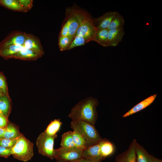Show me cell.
<instances>
[{
	"instance_id": "1",
	"label": "cell",
	"mask_w": 162,
	"mask_h": 162,
	"mask_svg": "<svg viewBox=\"0 0 162 162\" xmlns=\"http://www.w3.org/2000/svg\"><path fill=\"white\" fill-rule=\"evenodd\" d=\"M98 104V100L96 98L87 97L72 107L68 117L72 121H84L94 125L98 118L96 108Z\"/></svg>"
},
{
	"instance_id": "2",
	"label": "cell",
	"mask_w": 162,
	"mask_h": 162,
	"mask_svg": "<svg viewBox=\"0 0 162 162\" xmlns=\"http://www.w3.org/2000/svg\"><path fill=\"white\" fill-rule=\"evenodd\" d=\"M70 127L86 140L88 147L96 144L102 140L94 125L83 121H72Z\"/></svg>"
},
{
	"instance_id": "3",
	"label": "cell",
	"mask_w": 162,
	"mask_h": 162,
	"mask_svg": "<svg viewBox=\"0 0 162 162\" xmlns=\"http://www.w3.org/2000/svg\"><path fill=\"white\" fill-rule=\"evenodd\" d=\"M65 14V20L68 23L69 35L73 38L80 25L86 20L90 17L87 12L74 5L68 7Z\"/></svg>"
},
{
	"instance_id": "4",
	"label": "cell",
	"mask_w": 162,
	"mask_h": 162,
	"mask_svg": "<svg viewBox=\"0 0 162 162\" xmlns=\"http://www.w3.org/2000/svg\"><path fill=\"white\" fill-rule=\"evenodd\" d=\"M33 144L22 134L17 138L15 145L11 148V154L15 159L24 162L30 160L33 155Z\"/></svg>"
},
{
	"instance_id": "5",
	"label": "cell",
	"mask_w": 162,
	"mask_h": 162,
	"mask_svg": "<svg viewBox=\"0 0 162 162\" xmlns=\"http://www.w3.org/2000/svg\"><path fill=\"white\" fill-rule=\"evenodd\" d=\"M57 137V134L50 136L44 131L40 133L36 142L38 153L51 159L54 158V141Z\"/></svg>"
},
{
	"instance_id": "6",
	"label": "cell",
	"mask_w": 162,
	"mask_h": 162,
	"mask_svg": "<svg viewBox=\"0 0 162 162\" xmlns=\"http://www.w3.org/2000/svg\"><path fill=\"white\" fill-rule=\"evenodd\" d=\"M83 150L75 147L54 149V158L65 162H74L83 158Z\"/></svg>"
},
{
	"instance_id": "7",
	"label": "cell",
	"mask_w": 162,
	"mask_h": 162,
	"mask_svg": "<svg viewBox=\"0 0 162 162\" xmlns=\"http://www.w3.org/2000/svg\"><path fill=\"white\" fill-rule=\"evenodd\" d=\"M98 29L94 24L93 20L89 17L84 21L80 25L74 37L79 35L86 38L89 42L93 41Z\"/></svg>"
},
{
	"instance_id": "8",
	"label": "cell",
	"mask_w": 162,
	"mask_h": 162,
	"mask_svg": "<svg viewBox=\"0 0 162 162\" xmlns=\"http://www.w3.org/2000/svg\"><path fill=\"white\" fill-rule=\"evenodd\" d=\"M27 33L19 31H14L10 33L0 42V48L9 45L23 46Z\"/></svg>"
},
{
	"instance_id": "9",
	"label": "cell",
	"mask_w": 162,
	"mask_h": 162,
	"mask_svg": "<svg viewBox=\"0 0 162 162\" xmlns=\"http://www.w3.org/2000/svg\"><path fill=\"white\" fill-rule=\"evenodd\" d=\"M100 141L88 147L83 150V158L93 161L100 162L104 159L101 156L100 148Z\"/></svg>"
},
{
	"instance_id": "10",
	"label": "cell",
	"mask_w": 162,
	"mask_h": 162,
	"mask_svg": "<svg viewBox=\"0 0 162 162\" xmlns=\"http://www.w3.org/2000/svg\"><path fill=\"white\" fill-rule=\"evenodd\" d=\"M136 140L134 139L128 149L118 155L116 158V162H136Z\"/></svg>"
},
{
	"instance_id": "11",
	"label": "cell",
	"mask_w": 162,
	"mask_h": 162,
	"mask_svg": "<svg viewBox=\"0 0 162 162\" xmlns=\"http://www.w3.org/2000/svg\"><path fill=\"white\" fill-rule=\"evenodd\" d=\"M23 46L26 49L35 50L44 54L40 39L33 34L27 33Z\"/></svg>"
},
{
	"instance_id": "12",
	"label": "cell",
	"mask_w": 162,
	"mask_h": 162,
	"mask_svg": "<svg viewBox=\"0 0 162 162\" xmlns=\"http://www.w3.org/2000/svg\"><path fill=\"white\" fill-rule=\"evenodd\" d=\"M43 55L44 54L40 52L26 49L23 47L20 51L14 55L13 58L25 60H35Z\"/></svg>"
},
{
	"instance_id": "13",
	"label": "cell",
	"mask_w": 162,
	"mask_h": 162,
	"mask_svg": "<svg viewBox=\"0 0 162 162\" xmlns=\"http://www.w3.org/2000/svg\"><path fill=\"white\" fill-rule=\"evenodd\" d=\"M118 13L117 11H110L93 20L94 24L98 29L107 28L112 20Z\"/></svg>"
},
{
	"instance_id": "14",
	"label": "cell",
	"mask_w": 162,
	"mask_h": 162,
	"mask_svg": "<svg viewBox=\"0 0 162 162\" xmlns=\"http://www.w3.org/2000/svg\"><path fill=\"white\" fill-rule=\"evenodd\" d=\"M125 33L124 27L113 30H109L108 46H116L122 40Z\"/></svg>"
},
{
	"instance_id": "15",
	"label": "cell",
	"mask_w": 162,
	"mask_h": 162,
	"mask_svg": "<svg viewBox=\"0 0 162 162\" xmlns=\"http://www.w3.org/2000/svg\"><path fill=\"white\" fill-rule=\"evenodd\" d=\"M23 46L12 45L5 46L0 48V56L5 59L13 58L14 55L20 51Z\"/></svg>"
},
{
	"instance_id": "16",
	"label": "cell",
	"mask_w": 162,
	"mask_h": 162,
	"mask_svg": "<svg viewBox=\"0 0 162 162\" xmlns=\"http://www.w3.org/2000/svg\"><path fill=\"white\" fill-rule=\"evenodd\" d=\"M157 96L156 94H154L143 100L124 114L122 117H127L145 108L153 102Z\"/></svg>"
},
{
	"instance_id": "17",
	"label": "cell",
	"mask_w": 162,
	"mask_h": 162,
	"mask_svg": "<svg viewBox=\"0 0 162 162\" xmlns=\"http://www.w3.org/2000/svg\"><path fill=\"white\" fill-rule=\"evenodd\" d=\"M136 153L137 162H152V155L137 142L136 144Z\"/></svg>"
},
{
	"instance_id": "18",
	"label": "cell",
	"mask_w": 162,
	"mask_h": 162,
	"mask_svg": "<svg viewBox=\"0 0 162 162\" xmlns=\"http://www.w3.org/2000/svg\"><path fill=\"white\" fill-rule=\"evenodd\" d=\"M21 134L19 131V127L16 124L8 122L6 127L4 128L3 138L15 139L19 137Z\"/></svg>"
},
{
	"instance_id": "19",
	"label": "cell",
	"mask_w": 162,
	"mask_h": 162,
	"mask_svg": "<svg viewBox=\"0 0 162 162\" xmlns=\"http://www.w3.org/2000/svg\"><path fill=\"white\" fill-rule=\"evenodd\" d=\"M108 32L107 28L98 29L93 41L103 46H108Z\"/></svg>"
},
{
	"instance_id": "20",
	"label": "cell",
	"mask_w": 162,
	"mask_h": 162,
	"mask_svg": "<svg viewBox=\"0 0 162 162\" xmlns=\"http://www.w3.org/2000/svg\"><path fill=\"white\" fill-rule=\"evenodd\" d=\"M0 5L15 11H28L20 4L18 0H0Z\"/></svg>"
},
{
	"instance_id": "21",
	"label": "cell",
	"mask_w": 162,
	"mask_h": 162,
	"mask_svg": "<svg viewBox=\"0 0 162 162\" xmlns=\"http://www.w3.org/2000/svg\"><path fill=\"white\" fill-rule=\"evenodd\" d=\"M101 154L104 159L112 154L114 151L113 144L107 139H102L100 141Z\"/></svg>"
},
{
	"instance_id": "22",
	"label": "cell",
	"mask_w": 162,
	"mask_h": 162,
	"mask_svg": "<svg viewBox=\"0 0 162 162\" xmlns=\"http://www.w3.org/2000/svg\"><path fill=\"white\" fill-rule=\"evenodd\" d=\"M11 110V100L9 95H4L0 98V110L4 115L8 117Z\"/></svg>"
},
{
	"instance_id": "23",
	"label": "cell",
	"mask_w": 162,
	"mask_h": 162,
	"mask_svg": "<svg viewBox=\"0 0 162 162\" xmlns=\"http://www.w3.org/2000/svg\"><path fill=\"white\" fill-rule=\"evenodd\" d=\"M124 24L123 17L118 13L113 18L107 29L109 30L119 29L123 27Z\"/></svg>"
},
{
	"instance_id": "24",
	"label": "cell",
	"mask_w": 162,
	"mask_h": 162,
	"mask_svg": "<svg viewBox=\"0 0 162 162\" xmlns=\"http://www.w3.org/2000/svg\"><path fill=\"white\" fill-rule=\"evenodd\" d=\"M62 124L60 119H54L51 122L44 131L50 136L56 135Z\"/></svg>"
},
{
	"instance_id": "25",
	"label": "cell",
	"mask_w": 162,
	"mask_h": 162,
	"mask_svg": "<svg viewBox=\"0 0 162 162\" xmlns=\"http://www.w3.org/2000/svg\"><path fill=\"white\" fill-rule=\"evenodd\" d=\"M72 137L75 147L83 150L88 147L87 142L84 138L75 130L72 131Z\"/></svg>"
},
{
	"instance_id": "26",
	"label": "cell",
	"mask_w": 162,
	"mask_h": 162,
	"mask_svg": "<svg viewBox=\"0 0 162 162\" xmlns=\"http://www.w3.org/2000/svg\"><path fill=\"white\" fill-rule=\"evenodd\" d=\"M60 145L63 148L75 147L72 137V131H69L62 134Z\"/></svg>"
},
{
	"instance_id": "27",
	"label": "cell",
	"mask_w": 162,
	"mask_h": 162,
	"mask_svg": "<svg viewBox=\"0 0 162 162\" xmlns=\"http://www.w3.org/2000/svg\"><path fill=\"white\" fill-rule=\"evenodd\" d=\"M73 38V37L70 35L64 37L59 36L58 45L60 50L63 51L68 50Z\"/></svg>"
},
{
	"instance_id": "28",
	"label": "cell",
	"mask_w": 162,
	"mask_h": 162,
	"mask_svg": "<svg viewBox=\"0 0 162 162\" xmlns=\"http://www.w3.org/2000/svg\"><path fill=\"white\" fill-rule=\"evenodd\" d=\"M89 42L87 39L84 37L79 35L75 36L74 37L68 50H70L75 47L83 45Z\"/></svg>"
},
{
	"instance_id": "29",
	"label": "cell",
	"mask_w": 162,
	"mask_h": 162,
	"mask_svg": "<svg viewBox=\"0 0 162 162\" xmlns=\"http://www.w3.org/2000/svg\"><path fill=\"white\" fill-rule=\"evenodd\" d=\"M0 91L4 95H9L6 79L2 72H0Z\"/></svg>"
},
{
	"instance_id": "30",
	"label": "cell",
	"mask_w": 162,
	"mask_h": 162,
	"mask_svg": "<svg viewBox=\"0 0 162 162\" xmlns=\"http://www.w3.org/2000/svg\"><path fill=\"white\" fill-rule=\"evenodd\" d=\"M17 138L12 139L4 138L0 139V146L7 148H12L16 144Z\"/></svg>"
},
{
	"instance_id": "31",
	"label": "cell",
	"mask_w": 162,
	"mask_h": 162,
	"mask_svg": "<svg viewBox=\"0 0 162 162\" xmlns=\"http://www.w3.org/2000/svg\"><path fill=\"white\" fill-rule=\"evenodd\" d=\"M62 25L59 36H67L69 35V25L68 21L66 20Z\"/></svg>"
},
{
	"instance_id": "32",
	"label": "cell",
	"mask_w": 162,
	"mask_h": 162,
	"mask_svg": "<svg viewBox=\"0 0 162 162\" xmlns=\"http://www.w3.org/2000/svg\"><path fill=\"white\" fill-rule=\"evenodd\" d=\"M20 4L27 11L32 7L33 1L32 0H18Z\"/></svg>"
},
{
	"instance_id": "33",
	"label": "cell",
	"mask_w": 162,
	"mask_h": 162,
	"mask_svg": "<svg viewBox=\"0 0 162 162\" xmlns=\"http://www.w3.org/2000/svg\"><path fill=\"white\" fill-rule=\"evenodd\" d=\"M11 154V148H7L0 146V156L7 158Z\"/></svg>"
},
{
	"instance_id": "34",
	"label": "cell",
	"mask_w": 162,
	"mask_h": 162,
	"mask_svg": "<svg viewBox=\"0 0 162 162\" xmlns=\"http://www.w3.org/2000/svg\"><path fill=\"white\" fill-rule=\"evenodd\" d=\"M8 118L2 113H0V127L5 128L8 123Z\"/></svg>"
},
{
	"instance_id": "35",
	"label": "cell",
	"mask_w": 162,
	"mask_h": 162,
	"mask_svg": "<svg viewBox=\"0 0 162 162\" xmlns=\"http://www.w3.org/2000/svg\"><path fill=\"white\" fill-rule=\"evenodd\" d=\"M101 162V161H100ZM96 162L91 160H88L84 158H82L80 160H77L74 162Z\"/></svg>"
},
{
	"instance_id": "36",
	"label": "cell",
	"mask_w": 162,
	"mask_h": 162,
	"mask_svg": "<svg viewBox=\"0 0 162 162\" xmlns=\"http://www.w3.org/2000/svg\"><path fill=\"white\" fill-rule=\"evenodd\" d=\"M4 131V128L0 127V139L3 138Z\"/></svg>"
},
{
	"instance_id": "37",
	"label": "cell",
	"mask_w": 162,
	"mask_h": 162,
	"mask_svg": "<svg viewBox=\"0 0 162 162\" xmlns=\"http://www.w3.org/2000/svg\"><path fill=\"white\" fill-rule=\"evenodd\" d=\"M152 162H162V160L156 158L152 155Z\"/></svg>"
},
{
	"instance_id": "38",
	"label": "cell",
	"mask_w": 162,
	"mask_h": 162,
	"mask_svg": "<svg viewBox=\"0 0 162 162\" xmlns=\"http://www.w3.org/2000/svg\"><path fill=\"white\" fill-rule=\"evenodd\" d=\"M4 95V94L0 91V98Z\"/></svg>"
},
{
	"instance_id": "39",
	"label": "cell",
	"mask_w": 162,
	"mask_h": 162,
	"mask_svg": "<svg viewBox=\"0 0 162 162\" xmlns=\"http://www.w3.org/2000/svg\"><path fill=\"white\" fill-rule=\"evenodd\" d=\"M57 162H65L59 159H56Z\"/></svg>"
},
{
	"instance_id": "40",
	"label": "cell",
	"mask_w": 162,
	"mask_h": 162,
	"mask_svg": "<svg viewBox=\"0 0 162 162\" xmlns=\"http://www.w3.org/2000/svg\"><path fill=\"white\" fill-rule=\"evenodd\" d=\"M1 113V111H0V113Z\"/></svg>"
},
{
	"instance_id": "41",
	"label": "cell",
	"mask_w": 162,
	"mask_h": 162,
	"mask_svg": "<svg viewBox=\"0 0 162 162\" xmlns=\"http://www.w3.org/2000/svg\"></svg>"
}]
</instances>
